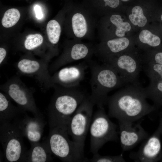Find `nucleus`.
I'll list each match as a JSON object with an SVG mask.
<instances>
[{
	"instance_id": "423d86ee",
	"label": "nucleus",
	"mask_w": 162,
	"mask_h": 162,
	"mask_svg": "<svg viewBox=\"0 0 162 162\" xmlns=\"http://www.w3.org/2000/svg\"><path fill=\"white\" fill-rule=\"evenodd\" d=\"M104 107L98 108L92 116L90 126V151L93 154L106 142L118 140L117 126L110 119Z\"/></svg>"
},
{
	"instance_id": "2f4dec72",
	"label": "nucleus",
	"mask_w": 162,
	"mask_h": 162,
	"mask_svg": "<svg viewBox=\"0 0 162 162\" xmlns=\"http://www.w3.org/2000/svg\"><path fill=\"white\" fill-rule=\"evenodd\" d=\"M158 127L160 128V130L161 135L162 138V114L160 118V122ZM162 162V159L161 161Z\"/></svg>"
},
{
	"instance_id": "4468645a",
	"label": "nucleus",
	"mask_w": 162,
	"mask_h": 162,
	"mask_svg": "<svg viewBox=\"0 0 162 162\" xmlns=\"http://www.w3.org/2000/svg\"><path fill=\"white\" fill-rule=\"evenodd\" d=\"M88 67L87 63L85 62L63 67L51 76L52 82L54 84L65 87H78L84 79Z\"/></svg>"
},
{
	"instance_id": "f257e3e1",
	"label": "nucleus",
	"mask_w": 162,
	"mask_h": 162,
	"mask_svg": "<svg viewBox=\"0 0 162 162\" xmlns=\"http://www.w3.org/2000/svg\"><path fill=\"white\" fill-rule=\"evenodd\" d=\"M147 99L145 88L140 83L127 85L108 97V115L118 121L134 122L157 109Z\"/></svg>"
},
{
	"instance_id": "39448f33",
	"label": "nucleus",
	"mask_w": 162,
	"mask_h": 162,
	"mask_svg": "<svg viewBox=\"0 0 162 162\" xmlns=\"http://www.w3.org/2000/svg\"><path fill=\"white\" fill-rule=\"evenodd\" d=\"M104 63L116 71L126 85L139 83V74L144 64V52L135 46Z\"/></svg>"
},
{
	"instance_id": "b1692460",
	"label": "nucleus",
	"mask_w": 162,
	"mask_h": 162,
	"mask_svg": "<svg viewBox=\"0 0 162 162\" xmlns=\"http://www.w3.org/2000/svg\"><path fill=\"white\" fill-rule=\"evenodd\" d=\"M20 13L16 8H11L5 12L2 20V25L5 28H10L15 25L20 17Z\"/></svg>"
},
{
	"instance_id": "0eeeda50",
	"label": "nucleus",
	"mask_w": 162,
	"mask_h": 162,
	"mask_svg": "<svg viewBox=\"0 0 162 162\" xmlns=\"http://www.w3.org/2000/svg\"><path fill=\"white\" fill-rule=\"evenodd\" d=\"M0 89L22 110L31 112L34 116H44L36 105L34 90L28 87L18 75L11 77L1 85Z\"/></svg>"
},
{
	"instance_id": "6e6552de",
	"label": "nucleus",
	"mask_w": 162,
	"mask_h": 162,
	"mask_svg": "<svg viewBox=\"0 0 162 162\" xmlns=\"http://www.w3.org/2000/svg\"><path fill=\"white\" fill-rule=\"evenodd\" d=\"M24 137L12 123L0 124V142L5 161L22 162L27 150L24 143Z\"/></svg>"
},
{
	"instance_id": "7c9ffc66",
	"label": "nucleus",
	"mask_w": 162,
	"mask_h": 162,
	"mask_svg": "<svg viewBox=\"0 0 162 162\" xmlns=\"http://www.w3.org/2000/svg\"><path fill=\"white\" fill-rule=\"evenodd\" d=\"M136 0H120L126 8Z\"/></svg>"
},
{
	"instance_id": "1a4fd4ad",
	"label": "nucleus",
	"mask_w": 162,
	"mask_h": 162,
	"mask_svg": "<svg viewBox=\"0 0 162 162\" xmlns=\"http://www.w3.org/2000/svg\"><path fill=\"white\" fill-rule=\"evenodd\" d=\"M94 106L87 96L71 117L67 126V132L72 140L83 145L91 122Z\"/></svg>"
},
{
	"instance_id": "aec40b11",
	"label": "nucleus",
	"mask_w": 162,
	"mask_h": 162,
	"mask_svg": "<svg viewBox=\"0 0 162 162\" xmlns=\"http://www.w3.org/2000/svg\"><path fill=\"white\" fill-rule=\"evenodd\" d=\"M148 99L151 100L157 108L162 106V81L150 80L145 88Z\"/></svg>"
},
{
	"instance_id": "dca6fc26",
	"label": "nucleus",
	"mask_w": 162,
	"mask_h": 162,
	"mask_svg": "<svg viewBox=\"0 0 162 162\" xmlns=\"http://www.w3.org/2000/svg\"><path fill=\"white\" fill-rule=\"evenodd\" d=\"M152 22L135 34L136 46L143 52L160 47L162 45V29Z\"/></svg>"
},
{
	"instance_id": "393cba45",
	"label": "nucleus",
	"mask_w": 162,
	"mask_h": 162,
	"mask_svg": "<svg viewBox=\"0 0 162 162\" xmlns=\"http://www.w3.org/2000/svg\"><path fill=\"white\" fill-rule=\"evenodd\" d=\"M43 38L39 34H30L26 38L24 43L25 49L28 51H33L40 47L42 44Z\"/></svg>"
},
{
	"instance_id": "4be33fe9",
	"label": "nucleus",
	"mask_w": 162,
	"mask_h": 162,
	"mask_svg": "<svg viewBox=\"0 0 162 162\" xmlns=\"http://www.w3.org/2000/svg\"><path fill=\"white\" fill-rule=\"evenodd\" d=\"M142 69L150 80L162 81V64L147 62Z\"/></svg>"
},
{
	"instance_id": "bb28decb",
	"label": "nucleus",
	"mask_w": 162,
	"mask_h": 162,
	"mask_svg": "<svg viewBox=\"0 0 162 162\" xmlns=\"http://www.w3.org/2000/svg\"><path fill=\"white\" fill-rule=\"evenodd\" d=\"M126 161L122 154L116 156L102 155L98 152L93 154L92 158L87 159V162H124Z\"/></svg>"
},
{
	"instance_id": "cd10ccee",
	"label": "nucleus",
	"mask_w": 162,
	"mask_h": 162,
	"mask_svg": "<svg viewBox=\"0 0 162 162\" xmlns=\"http://www.w3.org/2000/svg\"><path fill=\"white\" fill-rule=\"evenodd\" d=\"M105 2V6H108L111 8L116 9L118 8L123 10L125 12V10L120 7L126 10V8L121 2L120 0H103Z\"/></svg>"
},
{
	"instance_id": "a878e982",
	"label": "nucleus",
	"mask_w": 162,
	"mask_h": 162,
	"mask_svg": "<svg viewBox=\"0 0 162 162\" xmlns=\"http://www.w3.org/2000/svg\"><path fill=\"white\" fill-rule=\"evenodd\" d=\"M143 52L144 63L151 62L162 64V45L158 48Z\"/></svg>"
},
{
	"instance_id": "412c9836",
	"label": "nucleus",
	"mask_w": 162,
	"mask_h": 162,
	"mask_svg": "<svg viewBox=\"0 0 162 162\" xmlns=\"http://www.w3.org/2000/svg\"><path fill=\"white\" fill-rule=\"evenodd\" d=\"M72 27L75 35L78 38L83 37L86 34L87 24L84 16L80 13H76L72 19Z\"/></svg>"
},
{
	"instance_id": "c756f323",
	"label": "nucleus",
	"mask_w": 162,
	"mask_h": 162,
	"mask_svg": "<svg viewBox=\"0 0 162 162\" xmlns=\"http://www.w3.org/2000/svg\"><path fill=\"white\" fill-rule=\"evenodd\" d=\"M157 20L162 22V8H159L158 9L154 21Z\"/></svg>"
},
{
	"instance_id": "9b49d317",
	"label": "nucleus",
	"mask_w": 162,
	"mask_h": 162,
	"mask_svg": "<svg viewBox=\"0 0 162 162\" xmlns=\"http://www.w3.org/2000/svg\"><path fill=\"white\" fill-rule=\"evenodd\" d=\"M158 8L153 0H136L126 8L125 14L137 33L154 21Z\"/></svg>"
},
{
	"instance_id": "6ab92c4d",
	"label": "nucleus",
	"mask_w": 162,
	"mask_h": 162,
	"mask_svg": "<svg viewBox=\"0 0 162 162\" xmlns=\"http://www.w3.org/2000/svg\"><path fill=\"white\" fill-rule=\"evenodd\" d=\"M25 111L14 106L4 93L0 92V124L11 123L18 115Z\"/></svg>"
},
{
	"instance_id": "ddd939ff",
	"label": "nucleus",
	"mask_w": 162,
	"mask_h": 162,
	"mask_svg": "<svg viewBox=\"0 0 162 162\" xmlns=\"http://www.w3.org/2000/svg\"><path fill=\"white\" fill-rule=\"evenodd\" d=\"M161 136L160 129L158 127L154 133L146 139L137 152L130 153V158L136 162L161 161L162 159Z\"/></svg>"
},
{
	"instance_id": "a211bd4d",
	"label": "nucleus",
	"mask_w": 162,
	"mask_h": 162,
	"mask_svg": "<svg viewBox=\"0 0 162 162\" xmlns=\"http://www.w3.org/2000/svg\"><path fill=\"white\" fill-rule=\"evenodd\" d=\"M30 143L31 148L26 151L22 162H46L52 160V154L45 141L42 143Z\"/></svg>"
},
{
	"instance_id": "9d476101",
	"label": "nucleus",
	"mask_w": 162,
	"mask_h": 162,
	"mask_svg": "<svg viewBox=\"0 0 162 162\" xmlns=\"http://www.w3.org/2000/svg\"><path fill=\"white\" fill-rule=\"evenodd\" d=\"M49 62L46 59L25 57L15 64L14 66L18 74L34 79L45 91L53 88L54 84L49 73Z\"/></svg>"
},
{
	"instance_id": "f03ea898",
	"label": "nucleus",
	"mask_w": 162,
	"mask_h": 162,
	"mask_svg": "<svg viewBox=\"0 0 162 162\" xmlns=\"http://www.w3.org/2000/svg\"><path fill=\"white\" fill-rule=\"evenodd\" d=\"M54 92L47 109L50 129L67 130L71 117L87 96L78 87L67 88L54 84Z\"/></svg>"
},
{
	"instance_id": "2eb2a0df",
	"label": "nucleus",
	"mask_w": 162,
	"mask_h": 162,
	"mask_svg": "<svg viewBox=\"0 0 162 162\" xmlns=\"http://www.w3.org/2000/svg\"><path fill=\"white\" fill-rule=\"evenodd\" d=\"M120 143L122 150H130L148 137V133L140 123L118 121Z\"/></svg>"
},
{
	"instance_id": "f3484780",
	"label": "nucleus",
	"mask_w": 162,
	"mask_h": 162,
	"mask_svg": "<svg viewBox=\"0 0 162 162\" xmlns=\"http://www.w3.org/2000/svg\"><path fill=\"white\" fill-rule=\"evenodd\" d=\"M135 35L107 40L99 49L104 62L136 46Z\"/></svg>"
},
{
	"instance_id": "20e7f679",
	"label": "nucleus",
	"mask_w": 162,
	"mask_h": 162,
	"mask_svg": "<svg viewBox=\"0 0 162 162\" xmlns=\"http://www.w3.org/2000/svg\"><path fill=\"white\" fill-rule=\"evenodd\" d=\"M66 129L58 127L50 129L44 141L54 155L66 162H87L85 157L84 145L71 140Z\"/></svg>"
},
{
	"instance_id": "7ed1b4c3",
	"label": "nucleus",
	"mask_w": 162,
	"mask_h": 162,
	"mask_svg": "<svg viewBox=\"0 0 162 162\" xmlns=\"http://www.w3.org/2000/svg\"><path fill=\"white\" fill-rule=\"evenodd\" d=\"M91 76V93L89 98L98 108L106 105L110 91L126 86L116 71L109 64H100L90 61L87 62Z\"/></svg>"
},
{
	"instance_id": "c85d7f7f",
	"label": "nucleus",
	"mask_w": 162,
	"mask_h": 162,
	"mask_svg": "<svg viewBox=\"0 0 162 162\" xmlns=\"http://www.w3.org/2000/svg\"><path fill=\"white\" fill-rule=\"evenodd\" d=\"M34 9L37 19L38 20L42 19L43 15L40 7L38 5H36L34 7Z\"/></svg>"
},
{
	"instance_id": "5701e85b",
	"label": "nucleus",
	"mask_w": 162,
	"mask_h": 162,
	"mask_svg": "<svg viewBox=\"0 0 162 162\" xmlns=\"http://www.w3.org/2000/svg\"><path fill=\"white\" fill-rule=\"evenodd\" d=\"M46 31L50 43L53 45L56 44L59 40L61 32L58 22L55 20L50 21L46 26Z\"/></svg>"
},
{
	"instance_id": "f8f14e48",
	"label": "nucleus",
	"mask_w": 162,
	"mask_h": 162,
	"mask_svg": "<svg viewBox=\"0 0 162 162\" xmlns=\"http://www.w3.org/2000/svg\"><path fill=\"white\" fill-rule=\"evenodd\" d=\"M11 123L30 142H39L46 125L44 116L31 117L26 111L21 113Z\"/></svg>"
}]
</instances>
